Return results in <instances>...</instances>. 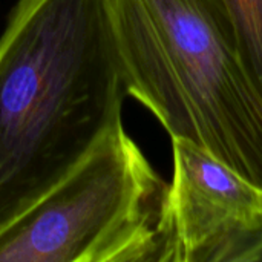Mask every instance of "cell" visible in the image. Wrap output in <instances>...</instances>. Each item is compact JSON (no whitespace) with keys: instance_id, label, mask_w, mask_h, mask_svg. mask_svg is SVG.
<instances>
[{"instance_id":"cell-1","label":"cell","mask_w":262,"mask_h":262,"mask_svg":"<svg viewBox=\"0 0 262 262\" xmlns=\"http://www.w3.org/2000/svg\"><path fill=\"white\" fill-rule=\"evenodd\" d=\"M127 88L109 0H17L0 35V230L117 123Z\"/></svg>"},{"instance_id":"cell-2","label":"cell","mask_w":262,"mask_h":262,"mask_svg":"<svg viewBox=\"0 0 262 262\" xmlns=\"http://www.w3.org/2000/svg\"><path fill=\"white\" fill-rule=\"evenodd\" d=\"M127 94L262 189V98L223 0H109Z\"/></svg>"},{"instance_id":"cell-3","label":"cell","mask_w":262,"mask_h":262,"mask_svg":"<svg viewBox=\"0 0 262 262\" xmlns=\"http://www.w3.org/2000/svg\"><path fill=\"white\" fill-rule=\"evenodd\" d=\"M166 189L120 121L0 230V262H155Z\"/></svg>"},{"instance_id":"cell-4","label":"cell","mask_w":262,"mask_h":262,"mask_svg":"<svg viewBox=\"0 0 262 262\" xmlns=\"http://www.w3.org/2000/svg\"><path fill=\"white\" fill-rule=\"evenodd\" d=\"M172 147L155 262H262V189L189 141Z\"/></svg>"},{"instance_id":"cell-5","label":"cell","mask_w":262,"mask_h":262,"mask_svg":"<svg viewBox=\"0 0 262 262\" xmlns=\"http://www.w3.org/2000/svg\"><path fill=\"white\" fill-rule=\"evenodd\" d=\"M233 21L241 60L262 98V0H223Z\"/></svg>"}]
</instances>
